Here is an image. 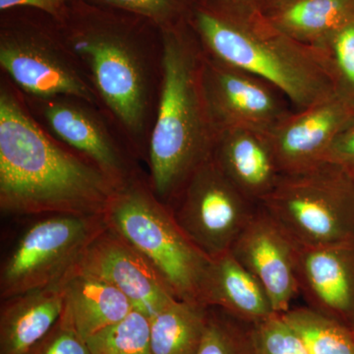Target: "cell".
I'll return each instance as SVG.
<instances>
[{
  "label": "cell",
  "instance_id": "obj_32",
  "mask_svg": "<svg viewBox=\"0 0 354 354\" xmlns=\"http://www.w3.org/2000/svg\"><path fill=\"white\" fill-rule=\"evenodd\" d=\"M353 330H354V329H353Z\"/></svg>",
  "mask_w": 354,
  "mask_h": 354
},
{
  "label": "cell",
  "instance_id": "obj_2",
  "mask_svg": "<svg viewBox=\"0 0 354 354\" xmlns=\"http://www.w3.org/2000/svg\"><path fill=\"white\" fill-rule=\"evenodd\" d=\"M57 35L102 111L136 158L147 160L162 75V41L93 9L67 7Z\"/></svg>",
  "mask_w": 354,
  "mask_h": 354
},
{
  "label": "cell",
  "instance_id": "obj_13",
  "mask_svg": "<svg viewBox=\"0 0 354 354\" xmlns=\"http://www.w3.org/2000/svg\"><path fill=\"white\" fill-rule=\"evenodd\" d=\"M75 270L111 283L149 319L177 299L153 266L108 225L88 247Z\"/></svg>",
  "mask_w": 354,
  "mask_h": 354
},
{
  "label": "cell",
  "instance_id": "obj_23",
  "mask_svg": "<svg viewBox=\"0 0 354 354\" xmlns=\"http://www.w3.org/2000/svg\"><path fill=\"white\" fill-rule=\"evenodd\" d=\"M92 354H153L150 319L133 310L127 318L87 339Z\"/></svg>",
  "mask_w": 354,
  "mask_h": 354
},
{
  "label": "cell",
  "instance_id": "obj_1",
  "mask_svg": "<svg viewBox=\"0 0 354 354\" xmlns=\"http://www.w3.org/2000/svg\"><path fill=\"white\" fill-rule=\"evenodd\" d=\"M116 184L53 136L10 81L0 87V211L6 216H102Z\"/></svg>",
  "mask_w": 354,
  "mask_h": 354
},
{
  "label": "cell",
  "instance_id": "obj_24",
  "mask_svg": "<svg viewBox=\"0 0 354 354\" xmlns=\"http://www.w3.org/2000/svg\"><path fill=\"white\" fill-rule=\"evenodd\" d=\"M206 334L198 354H256L253 325L209 307Z\"/></svg>",
  "mask_w": 354,
  "mask_h": 354
},
{
  "label": "cell",
  "instance_id": "obj_12",
  "mask_svg": "<svg viewBox=\"0 0 354 354\" xmlns=\"http://www.w3.org/2000/svg\"><path fill=\"white\" fill-rule=\"evenodd\" d=\"M230 252L259 281L277 314L291 308L300 293L297 242L264 207L258 205Z\"/></svg>",
  "mask_w": 354,
  "mask_h": 354
},
{
  "label": "cell",
  "instance_id": "obj_21",
  "mask_svg": "<svg viewBox=\"0 0 354 354\" xmlns=\"http://www.w3.org/2000/svg\"><path fill=\"white\" fill-rule=\"evenodd\" d=\"M209 307L176 299L150 319L153 354H198L206 334Z\"/></svg>",
  "mask_w": 354,
  "mask_h": 354
},
{
  "label": "cell",
  "instance_id": "obj_11",
  "mask_svg": "<svg viewBox=\"0 0 354 354\" xmlns=\"http://www.w3.org/2000/svg\"><path fill=\"white\" fill-rule=\"evenodd\" d=\"M201 87L216 135L228 129L269 134L290 113L271 84L203 51Z\"/></svg>",
  "mask_w": 354,
  "mask_h": 354
},
{
  "label": "cell",
  "instance_id": "obj_15",
  "mask_svg": "<svg viewBox=\"0 0 354 354\" xmlns=\"http://www.w3.org/2000/svg\"><path fill=\"white\" fill-rule=\"evenodd\" d=\"M297 274L309 307L354 329V243L297 242Z\"/></svg>",
  "mask_w": 354,
  "mask_h": 354
},
{
  "label": "cell",
  "instance_id": "obj_25",
  "mask_svg": "<svg viewBox=\"0 0 354 354\" xmlns=\"http://www.w3.org/2000/svg\"><path fill=\"white\" fill-rule=\"evenodd\" d=\"M315 48L325 60L335 93L354 106V19Z\"/></svg>",
  "mask_w": 354,
  "mask_h": 354
},
{
  "label": "cell",
  "instance_id": "obj_28",
  "mask_svg": "<svg viewBox=\"0 0 354 354\" xmlns=\"http://www.w3.org/2000/svg\"><path fill=\"white\" fill-rule=\"evenodd\" d=\"M25 354H92L87 342L58 320L43 339Z\"/></svg>",
  "mask_w": 354,
  "mask_h": 354
},
{
  "label": "cell",
  "instance_id": "obj_29",
  "mask_svg": "<svg viewBox=\"0 0 354 354\" xmlns=\"http://www.w3.org/2000/svg\"><path fill=\"white\" fill-rule=\"evenodd\" d=\"M324 162L339 165L354 176V123L335 140Z\"/></svg>",
  "mask_w": 354,
  "mask_h": 354
},
{
  "label": "cell",
  "instance_id": "obj_7",
  "mask_svg": "<svg viewBox=\"0 0 354 354\" xmlns=\"http://www.w3.org/2000/svg\"><path fill=\"white\" fill-rule=\"evenodd\" d=\"M106 227L104 215L41 216L2 260L0 298L60 286Z\"/></svg>",
  "mask_w": 354,
  "mask_h": 354
},
{
  "label": "cell",
  "instance_id": "obj_22",
  "mask_svg": "<svg viewBox=\"0 0 354 354\" xmlns=\"http://www.w3.org/2000/svg\"><path fill=\"white\" fill-rule=\"evenodd\" d=\"M299 335L309 354H354V330L311 307H295L281 314Z\"/></svg>",
  "mask_w": 354,
  "mask_h": 354
},
{
  "label": "cell",
  "instance_id": "obj_9",
  "mask_svg": "<svg viewBox=\"0 0 354 354\" xmlns=\"http://www.w3.org/2000/svg\"><path fill=\"white\" fill-rule=\"evenodd\" d=\"M0 65L24 97H71L101 109L57 32L32 26H6L0 34Z\"/></svg>",
  "mask_w": 354,
  "mask_h": 354
},
{
  "label": "cell",
  "instance_id": "obj_27",
  "mask_svg": "<svg viewBox=\"0 0 354 354\" xmlns=\"http://www.w3.org/2000/svg\"><path fill=\"white\" fill-rule=\"evenodd\" d=\"M256 354H309L283 316L274 314L253 325Z\"/></svg>",
  "mask_w": 354,
  "mask_h": 354
},
{
  "label": "cell",
  "instance_id": "obj_17",
  "mask_svg": "<svg viewBox=\"0 0 354 354\" xmlns=\"http://www.w3.org/2000/svg\"><path fill=\"white\" fill-rule=\"evenodd\" d=\"M199 300L251 325L277 314L259 281L230 251L209 260Z\"/></svg>",
  "mask_w": 354,
  "mask_h": 354
},
{
  "label": "cell",
  "instance_id": "obj_30",
  "mask_svg": "<svg viewBox=\"0 0 354 354\" xmlns=\"http://www.w3.org/2000/svg\"><path fill=\"white\" fill-rule=\"evenodd\" d=\"M71 0H0L1 11L16 7H29L53 16L55 20L62 18Z\"/></svg>",
  "mask_w": 354,
  "mask_h": 354
},
{
  "label": "cell",
  "instance_id": "obj_31",
  "mask_svg": "<svg viewBox=\"0 0 354 354\" xmlns=\"http://www.w3.org/2000/svg\"><path fill=\"white\" fill-rule=\"evenodd\" d=\"M292 1V0H254L256 4L262 9L264 12L271 11L272 9L278 8V7L288 3V2Z\"/></svg>",
  "mask_w": 354,
  "mask_h": 354
},
{
  "label": "cell",
  "instance_id": "obj_18",
  "mask_svg": "<svg viewBox=\"0 0 354 354\" xmlns=\"http://www.w3.org/2000/svg\"><path fill=\"white\" fill-rule=\"evenodd\" d=\"M60 286L64 308L59 320L85 341L134 310L130 300L111 283L77 270Z\"/></svg>",
  "mask_w": 354,
  "mask_h": 354
},
{
  "label": "cell",
  "instance_id": "obj_14",
  "mask_svg": "<svg viewBox=\"0 0 354 354\" xmlns=\"http://www.w3.org/2000/svg\"><path fill=\"white\" fill-rule=\"evenodd\" d=\"M353 123V104L337 93L309 108L290 111L269 133L281 174L324 162L335 140Z\"/></svg>",
  "mask_w": 354,
  "mask_h": 354
},
{
  "label": "cell",
  "instance_id": "obj_26",
  "mask_svg": "<svg viewBox=\"0 0 354 354\" xmlns=\"http://www.w3.org/2000/svg\"><path fill=\"white\" fill-rule=\"evenodd\" d=\"M97 6L131 14L155 25L158 30L183 22L194 0H88Z\"/></svg>",
  "mask_w": 354,
  "mask_h": 354
},
{
  "label": "cell",
  "instance_id": "obj_3",
  "mask_svg": "<svg viewBox=\"0 0 354 354\" xmlns=\"http://www.w3.org/2000/svg\"><path fill=\"white\" fill-rule=\"evenodd\" d=\"M186 22L204 55L271 84L297 111L335 94L318 48L286 36L254 0H194Z\"/></svg>",
  "mask_w": 354,
  "mask_h": 354
},
{
  "label": "cell",
  "instance_id": "obj_10",
  "mask_svg": "<svg viewBox=\"0 0 354 354\" xmlns=\"http://www.w3.org/2000/svg\"><path fill=\"white\" fill-rule=\"evenodd\" d=\"M24 99L32 115L55 138L97 165L118 187L140 174L137 158L115 138L100 115L101 109L71 97Z\"/></svg>",
  "mask_w": 354,
  "mask_h": 354
},
{
  "label": "cell",
  "instance_id": "obj_19",
  "mask_svg": "<svg viewBox=\"0 0 354 354\" xmlns=\"http://www.w3.org/2000/svg\"><path fill=\"white\" fill-rule=\"evenodd\" d=\"M62 286L34 290L1 299L0 354H25L62 316Z\"/></svg>",
  "mask_w": 354,
  "mask_h": 354
},
{
  "label": "cell",
  "instance_id": "obj_16",
  "mask_svg": "<svg viewBox=\"0 0 354 354\" xmlns=\"http://www.w3.org/2000/svg\"><path fill=\"white\" fill-rule=\"evenodd\" d=\"M212 160L244 196L257 205L274 190L283 174L269 134L254 130L218 132Z\"/></svg>",
  "mask_w": 354,
  "mask_h": 354
},
{
  "label": "cell",
  "instance_id": "obj_5",
  "mask_svg": "<svg viewBox=\"0 0 354 354\" xmlns=\"http://www.w3.org/2000/svg\"><path fill=\"white\" fill-rule=\"evenodd\" d=\"M104 218L111 230L153 266L177 299L200 302L211 259L179 227L171 208L156 196L148 177L140 174L118 186Z\"/></svg>",
  "mask_w": 354,
  "mask_h": 354
},
{
  "label": "cell",
  "instance_id": "obj_4",
  "mask_svg": "<svg viewBox=\"0 0 354 354\" xmlns=\"http://www.w3.org/2000/svg\"><path fill=\"white\" fill-rule=\"evenodd\" d=\"M162 75L149 138L148 180L171 204L198 167L212 158L216 131L201 87L202 50L186 20L160 30Z\"/></svg>",
  "mask_w": 354,
  "mask_h": 354
},
{
  "label": "cell",
  "instance_id": "obj_20",
  "mask_svg": "<svg viewBox=\"0 0 354 354\" xmlns=\"http://www.w3.org/2000/svg\"><path fill=\"white\" fill-rule=\"evenodd\" d=\"M265 13L286 36L315 46L354 19V0H292Z\"/></svg>",
  "mask_w": 354,
  "mask_h": 354
},
{
  "label": "cell",
  "instance_id": "obj_6",
  "mask_svg": "<svg viewBox=\"0 0 354 354\" xmlns=\"http://www.w3.org/2000/svg\"><path fill=\"white\" fill-rule=\"evenodd\" d=\"M260 205L302 245L354 243V176L339 165L281 174Z\"/></svg>",
  "mask_w": 354,
  "mask_h": 354
},
{
  "label": "cell",
  "instance_id": "obj_8",
  "mask_svg": "<svg viewBox=\"0 0 354 354\" xmlns=\"http://www.w3.org/2000/svg\"><path fill=\"white\" fill-rule=\"evenodd\" d=\"M258 205L244 196L211 158L169 207L186 236L213 259L230 251Z\"/></svg>",
  "mask_w": 354,
  "mask_h": 354
}]
</instances>
